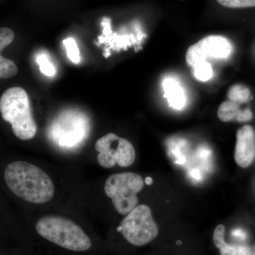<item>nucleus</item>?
I'll return each mask as SVG.
<instances>
[{"label":"nucleus","instance_id":"nucleus-14","mask_svg":"<svg viewBox=\"0 0 255 255\" xmlns=\"http://www.w3.org/2000/svg\"><path fill=\"white\" fill-rule=\"evenodd\" d=\"M192 70L194 78L201 82L208 81L214 75L212 66L208 61L196 63L192 67Z\"/></svg>","mask_w":255,"mask_h":255},{"label":"nucleus","instance_id":"nucleus-13","mask_svg":"<svg viewBox=\"0 0 255 255\" xmlns=\"http://www.w3.org/2000/svg\"><path fill=\"white\" fill-rule=\"evenodd\" d=\"M228 98L231 102L242 105L251 102L253 100V95L248 87L241 84H237L228 90Z\"/></svg>","mask_w":255,"mask_h":255},{"label":"nucleus","instance_id":"nucleus-6","mask_svg":"<svg viewBox=\"0 0 255 255\" xmlns=\"http://www.w3.org/2000/svg\"><path fill=\"white\" fill-rule=\"evenodd\" d=\"M141 176L133 172L112 174L106 181V195L112 199L116 211L121 215H127L138 204L137 194L143 189Z\"/></svg>","mask_w":255,"mask_h":255},{"label":"nucleus","instance_id":"nucleus-12","mask_svg":"<svg viewBox=\"0 0 255 255\" xmlns=\"http://www.w3.org/2000/svg\"><path fill=\"white\" fill-rule=\"evenodd\" d=\"M218 117L223 122L237 121L239 122H248L253 119V113L249 109L241 110L240 105L231 101H225L220 105L218 110Z\"/></svg>","mask_w":255,"mask_h":255},{"label":"nucleus","instance_id":"nucleus-4","mask_svg":"<svg viewBox=\"0 0 255 255\" xmlns=\"http://www.w3.org/2000/svg\"><path fill=\"white\" fill-rule=\"evenodd\" d=\"M90 120L82 112L68 110L53 121L48 130L50 141L64 150L78 148L89 136Z\"/></svg>","mask_w":255,"mask_h":255},{"label":"nucleus","instance_id":"nucleus-20","mask_svg":"<svg viewBox=\"0 0 255 255\" xmlns=\"http://www.w3.org/2000/svg\"><path fill=\"white\" fill-rule=\"evenodd\" d=\"M231 236L236 239L239 240L241 241H245L248 237V235L246 231H243L241 228H237V229L233 230L231 232Z\"/></svg>","mask_w":255,"mask_h":255},{"label":"nucleus","instance_id":"nucleus-7","mask_svg":"<svg viewBox=\"0 0 255 255\" xmlns=\"http://www.w3.org/2000/svg\"><path fill=\"white\" fill-rule=\"evenodd\" d=\"M95 149L99 152L97 162L104 168H112L116 164L127 167L135 162V150L131 142L112 132L99 139Z\"/></svg>","mask_w":255,"mask_h":255},{"label":"nucleus","instance_id":"nucleus-11","mask_svg":"<svg viewBox=\"0 0 255 255\" xmlns=\"http://www.w3.org/2000/svg\"><path fill=\"white\" fill-rule=\"evenodd\" d=\"M164 97L169 106L174 110H181L187 105V97L182 85L175 79L166 78L163 85Z\"/></svg>","mask_w":255,"mask_h":255},{"label":"nucleus","instance_id":"nucleus-9","mask_svg":"<svg viewBox=\"0 0 255 255\" xmlns=\"http://www.w3.org/2000/svg\"><path fill=\"white\" fill-rule=\"evenodd\" d=\"M235 160L239 167L247 168L255 159V132L253 128L246 125L241 128L236 134Z\"/></svg>","mask_w":255,"mask_h":255},{"label":"nucleus","instance_id":"nucleus-17","mask_svg":"<svg viewBox=\"0 0 255 255\" xmlns=\"http://www.w3.org/2000/svg\"><path fill=\"white\" fill-rule=\"evenodd\" d=\"M64 46L66 48L67 55L73 63L78 64L80 61V50L76 42L72 38L63 40Z\"/></svg>","mask_w":255,"mask_h":255},{"label":"nucleus","instance_id":"nucleus-3","mask_svg":"<svg viewBox=\"0 0 255 255\" xmlns=\"http://www.w3.org/2000/svg\"><path fill=\"white\" fill-rule=\"evenodd\" d=\"M0 113L3 120L11 124L15 136L21 140L35 137L37 125L32 115L28 94L19 87L8 89L0 98Z\"/></svg>","mask_w":255,"mask_h":255},{"label":"nucleus","instance_id":"nucleus-19","mask_svg":"<svg viewBox=\"0 0 255 255\" xmlns=\"http://www.w3.org/2000/svg\"><path fill=\"white\" fill-rule=\"evenodd\" d=\"M18 72L17 66L12 60L7 59L4 63L0 64V78H11L15 76Z\"/></svg>","mask_w":255,"mask_h":255},{"label":"nucleus","instance_id":"nucleus-8","mask_svg":"<svg viewBox=\"0 0 255 255\" xmlns=\"http://www.w3.org/2000/svg\"><path fill=\"white\" fill-rule=\"evenodd\" d=\"M233 47L227 38L221 36H209L188 48L186 60L192 68L196 63L207 59H225L232 53Z\"/></svg>","mask_w":255,"mask_h":255},{"label":"nucleus","instance_id":"nucleus-18","mask_svg":"<svg viewBox=\"0 0 255 255\" xmlns=\"http://www.w3.org/2000/svg\"><path fill=\"white\" fill-rule=\"evenodd\" d=\"M225 7L233 9L255 7V0H217Z\"/></svg>","mask_w":255,"mask_h":255},{"label":"nucleus","instance_id":"nucleus-21","mask_svg":"<svg viewBox=\"0 0 255 255\" xmlns=\"http://www.w3.org/2000/svg\"><path fill=\"white\" fill-rule=\"evenodd\" d=\"M252 248V255H255V246Z\"/></svg>","mask_w":255,"mask_h":255},{"label":"nucleus","instance_id":"nucleus-5","mask_svg":"<svg viewBox=\"0 0 255 255\" xmlns=\"http://www.w3.org/2000/svg\"><path fill=\"white\" fill-rule=\"evenodd\" d=\"M124 241L133 248H143L159 236V226L149 206L140 204L132 210L117 228Z\"/></svg>","mask_w":255,"mask_h":255},{"label":"nucleus","instance_id":"nucleus-2","mask_svg":"<svg viewBox=\"0 0 255 255\" xmlns=\"http://www.w3.org/2000/svg\"><path fill=\"white\" fill-rule=\"evenodd\" d=\"M5 183L9 190L22 200L42 204L53 199L55 186L49 176L35 164L14 161L4 172Z\"/></svg>","mask_w":255,"mask_h":255},{"label":"nucleus","instance_id":"nucleus-1","mask_svg":"<svg viewBox=\"0 0 255 255\" xmlns=\"http://www.w3.org/2000/svg\"><path fill=\"white\" fill-rule=\"evenodd\" d=\"M38 238L58 251L71 255H87L95 249V243L76 223L57 216L42 217L35 224Z\"/></svg>","mask_w":255,"mask_h":255},{"label":"nucleus","instance_id":"nucleus-15","mask_svg":"<svg viewBox=\"0 0 255 255\" xmlns=\"http://www.w3.org/2000/svg\"><path fill=\"white\" fill-rule=\"evenodd\" d=\"M36 61L39 65L40 71L43 75L48 77H53L56 74L57 70L54 65L50 61L48 56L44 53L38 55L36 58Z\"/></svg>","mask_w":255,"mask_h":255},{"label":"nucleus","instance_id":"nucleus-10","mask_svg":"<svg viewBox=\"0 0 255 255\" xmlns=\"http://www.w3.org/2000/svg\"><path fill=\"white\" fill-rule=\"evenodd\" d=\"M226 227L219 224L215 228L213 233V243L219 250L220 255H252L251 246L246 244H232L225 239Z\"/></svg>","mask_w":255,"mask_h":255},{"label":"nucleus","instance_id":"nucleus-22","mask_svg":"<svg viewBox=\"0 0 255 255\" xmlns=\"http://www.w3.org/2000/svg\"><path fill=\"white\" fill-rule=\"evenodd\" d=\"M0 255H9L2 254V253H0Z\"/></svg>","mask_w":255,"mask_h":255},{"label":"nucleus","instance_id":"nucleus-16","mask_svg":"<svg viewBox=\"0 0 255 255\" xmlns=\"http://www.w3.org/2000/svg\"><path fill=\"white\" fill-rule=\"evenodd\" d=\"M14 39V33L11 28L7 27L0 28V64L6 61V58L1 55V52L9 46Z\"/></svg>","mask_w":255,"mask_h":255}]
</instances>
